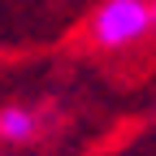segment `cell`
<instances>
[{
    "mask_svg": "<svg viewBox=\"0 0 156 156\" xmlns=\"http://www.w3.org/2000/svg\"><path fill=\"white\" fill-rule=\"evenodd\" d=\"M35 130H39V122L30 108H22V104L0 108V143H26V139H35Z\"/></svg>",
    "mask_w": 156,
    "mask_h": 156,
    "instance_id": "2",
    "label": "cell"
},
{
    "mask_svg": "<svg viewBox=\"0 0 156 156\" xmlns=\"http://www.w3.org/2000/svg\"><path fill=\"white\" fill-rule=\"evenodd\" d=\"M152 17H156V0H152Z\"/></svg>",
    "mask_w": 156,
    "mask_h": 156,
    "instance_id": "3",
    "label": "cell"
},
{
    "mask_svg": "<svg viewBox=\"0 0 156 156\" xmlns=\"http://www.w3.org/2000/svg\"><path fill=\"white\" fill-rule=\"evenodd\" d=\"M156 30L152 0H100L91 13V39L100 48H130Z\"/></svg>",
    "mask_w": 156,
    "mask_h": 156,
    "instance_id": "1",
    "label": "cell"
}]
</instances>
